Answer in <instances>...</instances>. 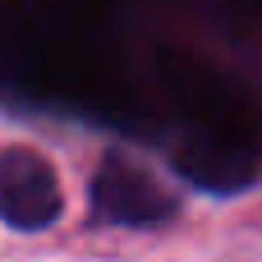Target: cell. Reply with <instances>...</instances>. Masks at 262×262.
I'll list each match as a JSON object with an SVG mask.
<instances>
[{
	"label": "cell",
	"instance_id": "3957f363",
	"mask_svg": "<svg viewBox=\"0 0 262 262\" xmlns=\"http://www.w3.org/2000/svg\"><path fill=\"white\" fill-rule=\"evenodd\" d=\"M175 170L207 193H244L258 180L253 152H244L235 143H216V138H189L175 152Z\"/></svg>",
	"mask_w": 262,
	"mask_h": 262
},
{
	"label": "cell",
	"instance_id": "7a4b0ae2",
	"mask_svg": "<svg viewBox=\"0 0 262 262\" xmlns=\"http://www.w3.org/2000/svg\"><path fill=\"white\" fill-rule=\"evenodd\" d=\"M64 207L55 166L32 147H0V221L14 230H46Z\"/></svg>",
	"mask_w": 262,
	"mask_h": 262
},
{
	"label": "cell",
	"instance_id": "6da1fadb",
	"mask_svg": "<svg viewBox=\"0 0 262 262\" xmlns=\"http://www.w3.org/2000/svg\"><path fill=\"white\" fill-rule=\"evenodd\" d=\"M175 193L152 180L143 166H134L129 157H106L92 175V212L97 221L111 226H161L175 216Z\"/></svg>",
	"mask_w": 262,
	"mask_h": 262
}]
</instances>
